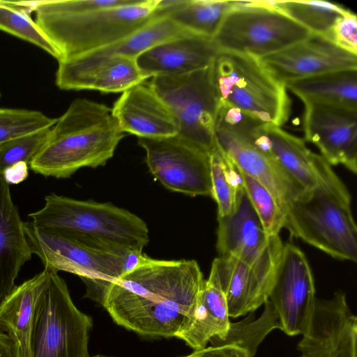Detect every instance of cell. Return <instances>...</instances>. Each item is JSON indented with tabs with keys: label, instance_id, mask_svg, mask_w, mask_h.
<instances>
[{
	"label": "cell",
	"instance_id": "6da1fadb",
	"mask_svg": "<svg viewBox=\"0 0 357 357\" xmlns=\"http://www.w3.org/2000/svg\"><path fill=\"white\" fill-rule=\"evenodd\" d=\"M205 280L195 260L149 259L118 280H84L86 296L139 335L176 337L195 308Z\"/></svg>",
	"mask_w": 357,
	"mask_h": 357
},
{
	"label": "cell",
	"instance_id": "7a4b0ae2",
	"mask_svg": "<svg viewBox=\"0 0 357 357\" xmlns=\"http://www.w3.org/2000/svg\"><path fill=\"white\" fill-rule=\"evenodd\" d=\"M125 136L112 108L75 99L57 119L29 166L44 176L68 178L81 168L105 165Z\"/></svg>",
	"mask_w": 357,
	"mask_h": 357
},
{
	"label": "cell",
	"instance_id": "3957f363",
	"mask_svg": "<svg viewBox=\"0 0 357 357\" xmlns=\"http://www.w3.org/2000/svg\"><path fill=\"white\" fill-rule=\"evenodd\" d=\"M160 0H131L127 4L78 12L33 1L35 22L56 49L58 61L85 55L116 43L158 14Z\"/></svg>",
	"mask_w": 357,
	"mask_h": 357
},
{
	"label": "cell",
	"instance_id": "277c9868",
	"mask_svg": "<svg viewBox=\"0 0 357 357\" xmlns=\"http://www.w3.org/2000/svg\"><path fill=\"white\" fill-rule=\"evenodd\" d=\"M28 216L36 226L66 232L121 252H142L149 241L146 223L111 203L78 200L54 192Z\"/></svg>",
	"mask_w": 357,
	"mask_h": 357
},
{
	"label": "cell",
	"instance_id": "5b68a950",
	"mask_svg": "<svg viewBox=\"0 0 357 357\" xmlns=\"http://www.w3.org/2000/svg\"><path fill=\"white\" fill-rule=\"evenodd\" d=\"M211 69L219 105L239 110L264 125L282 128L288 121V91L259 59L220 51Z\"/></svg>",
	"mask_w": 357,
	"mask_h": 357
},
{
	"label": "cell",
	"instance_id": "8992f818",
	"mask_svg": "<svg viewBox=\"0 0 357 357\" xmlns=\"http://www.w3.org/2000/svg\"><path fill=\"white\" fill-rule=\"evenodd\" d=\"M215 135L217 144L236 167L265 186L283 213L287 205L303 192L273 158L266 125L239 110L221 107Z\"/></svg>",
	"mask_w": 357,
	"mask_h": 357
},
{
	"label": "cell",
	"instance_id": "52a82bcc",
	"mask_svg": "<svg viewBox=\"0 0 357 357\" xmlns=\"http://www.w3.org/2000/svg\"><path fill=\"white\" fill-rule=\"evenodd\" d=\"M284 215L283 228L291 236L334 259L356 262L357 227L351 202L317 188L291 201Z\"/></svg>",
	"mask_w": 357,
	"mask_h": 357
},
{
	"label": "cell",
	"instance_id": "ba28073f",
	"mask_svg": "<svg viewBox=\"0 0 357 357\" xmlns=\"http://www.w3.org/2000/svg\"><path fill=\"white\" fill-rule=\"evenodd\" d=\"M235 1V6L226 13L213 37L220 51L261 59L311 34L262 1Z\"/></svg>",
	"mask_w": 357,
	"mask_h": 357
},
{
	"label": "cell",
	"instance_id": "9c48e42d",
	"mask_svg": "<svg viewBox=\"0 0 357 357\" xmlns=\"http://www.w3.org/2000/svg\"><path fill=\"white\" fill-rule=\"evenodd\" d=\"M93 321L74 304L65 280L52 271L33 317L31 357H91Z\"/></svg>",
	"mask_w": 357,
	"mask_h": 357
},
{
	"label": "cell",
	"instance_id": "30bf717a",
	"mask_svg": "<svg viewBox=\"0 0 357 357\" xmlns=\"http://www.w3.org/2000/svg\"><path fill=\"white\" fill-rule=\"evenodd\" d=\"M23 228L32 254L40 259L44 268L71 273L82 280L112 282L124 275L123 260L128 252H118L66 232L38 227L31 221L23 222Z\"/></svg>",
	"mask_w": 357,
	"mask_h": 357
},
{
	"label": "cell",
	"instance_id": "8fae6325",
	"mask_svg": "<svg viewBox=\"0 0 357 357\" xmlns=\"http://www.w3.org/2000/svg\"><path fill=\"white\" fill-rule=\"evenodd\" d=\"M211 66L182 75L155 76L148 84L176 118L177 135L208 152L215 145L219 107Z\"/></svg>",
	"mask_w": 357,
	"mask_h": 357
},
{
	"label": "cell",
	"instance_id": "7c38bea8",
	"mask_svg": "<svg viewBox=\"0 0 357 357\" xmlns=\"http://www.w3.org/2000/svg\"><path fill=\"white\" fill-rule=\"evenodd\" d=\"M137 139L150 172L165 188L190 197L211 196L210 152L178 135Z\"/></svg>",
	"mask_w": 357,
	"mask_h": 357
},
{
	"label": "cell",
	"instance_id": "4fadbf2b",
	"mask_svg": "<svg viewBox=\"0 0 357 357\" xmlns=\"http://www.w3.org/2000/svg\"><path fill=\"white\" fill-rule=\"evenodd\" d=\"M283 247L280 235L273 236L266 251L252 264L231 256L214 259L209 278L224 292L229 317L254 312L268 300Z\"/></svg>",
	"mask_w": 357,
	"mask_h": 357
},
{
	"label": "cell",
	"instance_id": "5bb4252c",
	"mask_svg": "<svg viewBox=\"0 0 357 357\" xmlns=\"http://www.w3.org/2000/svg\"><path fill=\"white\" fill-rule=\"evenodd\" d=\"M315 287L312 270L304 252L291 243L284 244L268 301L289 336L302 335L314 310Z\"/></svg>",
	"mask_w": 357,
	"mask_h": 357
},
{
	"label": "cell",
	"instance_id": "9a60e30c",
	"mask_svg": "<svg viewBox=\"0 0 357 357\" xmlns=\"http://www.w3.org/2000/svg\"><path fill=\"white\" fill-rule=\"evenodd\" d=\"M297 349L298 357H357V317L343 291L328 299L316 298Z\"/></svg>",
	"mask_w": 357,
	"mask_h": 357
},
{
	"label": "cell",
	"instance_id": "2e32d148",
	"mask_svg": "<svg viewBox=\"0 0 357 357\" xmlns=\"http://www.w3.org/2000/svg\"><path fill=\"white\" fill-rule=\"evenodd\" d=\"M56 84L63 90L123 92L149 79L135 59L94 52L58 61Z\"/></svg>",
	"mask_w": 357,
	"mask_h": 357
},
{
	"label": "cell",
	"instance_id": "e0dca14e",
	"mask_svg": "<svg viewBox=\"0 0 357 357\" xmlns=\"http://www.w3.org/2000/svg\"><path fill=\"white\" fill-rule=\"evenodd\" d=\"M305 141L316 146L331 165L357 173V111L316 104H303Z\"/></svg>",
	"mask_w": 357,
	"mask_h": 357
},
{
	"label": "cell",
	"instance_id": "ac0fdd59",
	"mask_svg": "<svg viewBox=\"0 0 357 357\" xmlns=\"http://www.w3.org/2000/svg\"><path fill=\"white\" fill-rule=\"evenodd\" d=\"M266 134L273 158L303 192L321 188L351 202L347 188L331 166L309 149L304 139L273 126H266Z\"/></svg>",
	"mask_w": 357,
	"mask_h": 357
},
{
	"label": "cell",
	"instance_id": "d6986e66",
	"mask_svg": "<svg viewBox=\"0 0 357 357\" xmlns=\"http://www.w3.org/2000/svg\"><path fill=\"white\" fill-rule=\"evenodd\" d=\"M259 59L284 84L329 71L357 69V54L341 48L326 37L313 33Z\"/></svg>",
	"mask_w": 357,
	"mask_h": 357
},
{
	"label": "cell",
	"instance_id": "ffe728a7",
	"mask_svg": "<svg viewBox=\"0 0 357 357\" xmlns=\"http://www.w3.org/2000/svg\"><path fill=\"white\" fill-rule=\"evenodd\" d=\"M219 52L213 38L190 33L148 50L135 61L149 78L176 76L210 66Z\"/></svg>",
	"mask_w": 357,
	"mask_h": 357
},
{
	"label": "cell",
	"instance_id": "44dd1931",
	"mask_svg": "<svg viewBox=\"0 0 357 357\" xmlns=\"http://www.w3.org/2000/svg\"><path fill=\"white\" fill-rule=\"evenodd\" d=\"M112 111L122 132L137 137H169L178 132V123L169 108L143 83L123 91Z\"/></svg>",
	"mask_w": 357,
	"mask_h": 357
},
{
	"label": "cell",
	"instance_id": "7402d4cb",
	"mask_svg": "<svg viewBox=\"0 0 357 357\" xmlns=\"http://www.w3.org/2000/svg\"><path fill=\"white\" fill-rule=\"evenodd\" d=\"M272 236L266 233L245 190L232 213L218 216V256H231L252 264L266 251Z\"/></svg>",
	"mask_w": 357,
	"mask_h": 357
},
{
	"label": "cell",
	"instance_id": "603a6c76",
	"mask_svg": "<svg viewBox=\"0 0 357 357\" xmlns=\"http://www.w3.org/2000/svg\"><path fill=\"white\" fill-rule=\"evenodd\" d=\"M32 252L9 185L0 176V305L15 288V280Z\"/></svg>",
	"mask_w": 357,
	"mask_h": 357
},
{
	"label": "cell",
	"instance_id": "cb8c5ba5",
	"mask_svg": "<svg viewBox=\"0 0 357 357\" xmlns=\"http://www.w3.org/2000/svg\"><path fill=\"white\" fill-rule=\"evenodd\" d=\"M53 271L40 273L16 286L0 305V333L18 345L20 357H31V335L37 304L47 289Z\"/></svg>",
	"mask_w": 357,
	"mask_h": 357
},
{
	"label": "cell",
	"instance_id": "d4e9b609",
	"mask_svg": "<svg viewBox=\"0 0 357 357\" xmlns=\"http://www.w3.org/2000/svg\"><path fill=\"white\" fill-rule=\"evenodd\" d=\"M230 323L225 295L219 284L208 277L191 317L176 337L194 351L202 349L212 338L225 337Z\"/></svg>",
	"mask_w": 357,
	"mask_h": 357
},
{
	"label": "cell",
	"instance_id": "484cf974",
	"mask_svg": "<svg viewBox=\"0 0 357 357\" xmlns=\"http://www.w3.org/2000/svg\"><path fill=\"white\" fill-rule=\"evenodd\" d=\"M303 104L357 111V69H342L284 83Z\"/></svg>",
	"mask_w": 357,
	"mask_h": 357
},
{
	"label": "cell",
	"instance_id": "4316f807",
	"mask_svg": "<svg viewBox=\"0 0 357 357\" xmlns=\"http://www.w3.org/2000/svg\"><path fill=\"white\" fill-rule=\"evenodd\" d=\"M235 3L228 0H160L158 11L185 29L213 38Z\"/></svg>",
	"mask_w": 357,
	"mask_h": 357
},
{
	"label": "cell",
	"instance_id": "83f0119b",
	"mask_svg": "<svg viewBox=\"0 0 357 357\" xmlns=\"http://www.w3.org/2000/svg\"><path fill=\"white\" fill-rule=\"evenodd\" d=\"M270 8L285 14L311 33L328 38L339 17L349 10L334 2L325 1H262Z\"/></svg>",
	"mask_w": 357,
	"mask_h": 357
},
{
	"label": "cell",
	"instance_id": "f1b7e54d",
	"mask_svg": "<svg viewBox=\"0 0 357 357\" xmlns=\"http://www.w3.org/2000/svg\"><path fill=\"white\" fill-rule=\"evenodd\" d=\"M193 32L158 11L153 19L139 29L123 40L96 52L136 59L143 52L163 42Z\"/></svg>",
	"mask_w": 357,
	"mask_h": 357
},
{
	"label": "cell",
	"instance_id": "f546056e",
	"mask_svg": "<svg viewBox=\"0 0 357 357\" xmlns=\"http://www.w3.org/2000/svg\"><path fill=\"white\" fill-rule=\"evenodd\" d=\"M211 197L218 206V216L232 213L244 192L238 169L217 144L210 152Z\"/></svg>",
	"mask_w": 357,
	"mask_h": 357
},
{
	"label": "cell",
	"instance_id": "4dcf8cb0",
	"mask_svg": "<svg viewBox=\"0 0 357 357\" xmlns=\"http://www.w3.org/2000/svg\"><path fill=\"white\" fill-rule=\"evenodd\" d=\"M261 314L257 319L254 312L235 323H230L226 335L222 338L213 337L211 344H234L246 351L251 357H255L259 345L273 330L280 329L278 318L267 300L264 303Z\"/></svg>",
	"mask_w": 357,
	"mask_h": 357
},
{
	"label": "cell",
	"instance_id": "1f68e13d",
	"mask_svg": "<svg viewBox=\"0 0 357 357\" xmlns=\"http://www.w3.org/2000/svg\"><path fill=\"white\" fill-rule=\"evenodd\" d=\"M0 30L36 45L58 61L56 49L29 13L9 1H0Z\"/></svg>",
	"mask_w": 357,
	"mask_h": 357
},
{
	"label": "cell",
	"instance_id": "d6a6232c",
	"mask_svg": "<svg viewBox=\"0 0 357 357\" xmlns=\"http://www.w3.org/2000/svg\"><path fill=\"white\" fill-rule=\"evenodd\" d=\"M239 170V169H238ZM243 188L255 211L268 236L280 235L284 215L271 192L261 183L239 170Z\"/></svg>",
	"mask_w": 357,
	"mask_h": 357
},
{
	"label": "cell",
	"instance_id": "836d02e7",
	"mask_svg": "<svg viewBox=\"0 0 357 357\" xmlns=\"http://www.w3.org/2000/svg\"><path fill=\"white\" fill-rule=\"evenodd\" d=\"M56 121L39 111L0 108V144L51 128Z\"/></svg>",
	"mask_w": 357,
	"mask_h": 357
},
{
	"label": "cell",
	"instance_id": "e575fe53",
	"mask_svg": "<svg viewBox=\"0 0 357 357\" xmlns=\"http://www.w3.org/2000/svg\"><path fill=\"white\" fill-rule=\"evenodd\" d=\"M50 130L43 129L0 144V176L6 168L20 162L29 165L45 144Z\"/></svg>",
	"mask_w": 357,
	"mask_h": 357
},
{
	"label": "cell",
	"instance_id": "d590c367",
	"mask_svg": "<svg viewBox=\"0 0 357 357\" xmlns=\"http://www.w3.org/2000/svg\"><path fill=\"white\" fill-rule=\"evenodd\" d=\"M328 39L341 48L357 54V16L350 10L337 19Z\"/></svg>",
	"mask_w": 357,
	"mask_h": 357
},
{
	"label": "cell",
	"instance_id": "8d00e7d4",
	"mask_svg": "<svg viewBox=\"0 0 357 357\" xmlns=\"http://www.w3.org/2000/svg\"><path fill=\"white\" fill-rule=\"evenodd\" d=\"M182 357H251L243 349L234 344H211Z\"/></svg>",
	"mask_w": 357,
	"mask_h": 357
},
{
	"label": "cell",
	"instance_id": "74e56055",
	"mask_svg": "<svg viewBox=\"0 0 357 357\" xmlns=\"http://www.w3.org/2000/svg\"><path fill=\"white\" fill-rule=\"evenodd\" d=\"M29 167L28 163L20 162L6 168L1 176L9 185L10 184H18L27 178Z\"/></svg>",
	"mask_w": 357,
	"mask_h": 357
},
{
	"label": "cell",
	"instance_id": "f35d334b",
	"mask_svg": "<svg viewBox=\"0 0 357 357\" xmlns=\"http://www.w3.org/2000/svg\"><path fill=\"white\" fill-rule=\"evenodd\" d=\"M0 357H20L16 342L3 333H0Z\"/></svg>",
	"mask_w": 357,
	"mask_h": 357
},
{
	"label": "cell",
	"instance_id": "ab89813d",
	"mask_svg": "<svg viewBox=\"0 0 357 357\" xmlns=\"http://www.w3.org/2000/svg\"><path fill=\"white\" fill-rule=\"evenodd\" d=\"M91 357H114V356H107V355H103V354H96V355H94V356H91Z\"/></svg>",
	"mask_w": 357,
	"mask_h": 357
},
{
	"label": "cell",
	"instance_id": "60d3db41",
	"mask_svg": "<svg viewBox=\"0 0 357 357\" xmlns=\"http://www.w3.org/2000/svg\"><path fill=\"white\" fill-rule=\"evenodd\" d=\"M0 98H1V93H0Z\"/></svg>",
	"mask_w": 357,
	"mask_h": 357
}]
</instances>
